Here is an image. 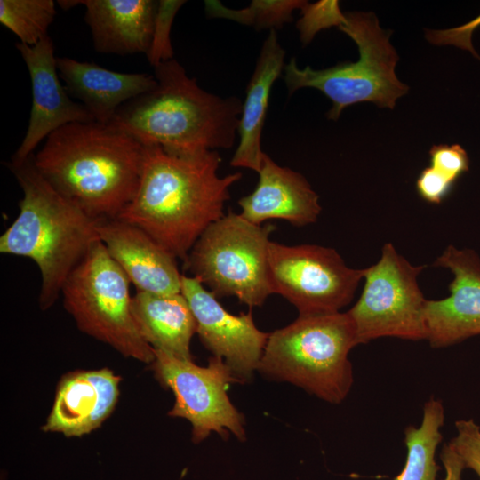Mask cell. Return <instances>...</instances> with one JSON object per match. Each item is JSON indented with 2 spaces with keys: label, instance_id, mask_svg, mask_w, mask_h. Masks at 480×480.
<instances>
[{
  "label": "cell",
  "instance_id": "4dcf8cb0",
  "mask_svg": "<svg viewBox=\"0 0 480 480\" xmlns=\"http://www.w3.org/2000/svg\"><path fill=\"white\" fill-rule=\"evenodd\" d=\"M440 459L445 471V476L442 480H462V472L465 467L457 452L449 444L443 446Z\"/></svg>",
  "mask_w": 480,
  "mask_h": 480
},
{
  "label": "cell",
  "instance_id": "52a82bcc",
  "mask_svg": "<svg viewBox=\"0 0 480 480\" xmlns=\"http://www.w3.org/2000/svg\"><path fill=\"white\" fill-rule=\"evenodd\" d=\"M130 283L100 241L66 280L61 290L63 304L80 331L124 356L151 364L155 350L134 322Z\"/></svg>",
  "mask_w": 480,
  "mask_h": 480
},
{
  "label": "cell",
  "instance_id": "f1b7e54d",
  "mask_svg": "<svg viewBox=\"0 0 480 480\" xmlns=\"http://www.w3.org/2000/svg\"><path fill=\"white\" fill-rule=\"evenodd\" d=\"M454 184L453 180L429 165L420 172L415 185L423 200L439 204L451 193Z\"/></svg>",
  "mask_w": 480,
  "mask_h": 480
},
{
  "label": "cell",
  "instance_id": "f546056e",
  "mask_svg": "<svg viewBox=\"0 0 480 480\" xmlns=\"http://www.w3.org/2000/svg\"><path fill=\"white\" fill-rule=\"evenodd\" d=\"M478 27H480V14L469 22L456 28L444 30L427 29L425 36L433 44L454 45L471 52L474 56L480 59L471 43L472 34Z\"/></svg>",
  "mask_w": 480,
  "mask_h": 480
},
{
  "label": "cell",
  "instance_id": "5b68a950",
  "mask_svg": "<svg viewBox=\"0 0 480 480\" xmlns=\"http://www.w3.org/2000/svg\"><path fill=\"white\" fill-rule=\"evenodd\" d=\"M359 344L348 312L299 316L269 333L258 371L268 379L292 383L339 404L352 388L348 355Z\"/></svg>",
  "mask_w": 480,
  "mask_h": 480
},
{
  "label": "cell",
  "instance_id": "9c48e42d",
  "mask_svg": "<svg viewBox=\"0 0 480 480\" xmlns=\"http://www.w3.org/2000/svg\"><path fill=\"white\" fill-rule=\"evenodd\" d=\"M424 268L410 263L391 243L382 246L380 260L364 268L358 300L347 311L360 344L381 337L427 340V300L418 284Z\"/></svg>",
  "mask_w": 480,
  "mask_h": 480
},
{
  "label": "cell",
  "instance_id": "ffe728a7",
  "mask_svg": "<svg viewBox=\"0 0 480 480\" xmlns=\"http://www.w3.org/2000/svg\"><path fill=\"white\" fill-rule=\"evenodd\" d=\"M284 56L276 30H269L246 87L237 127L239 144L230 161L233 167L248 168L256 172L260 170L264 155L260 147L262 129L272 85L284 68Z\"/></svg>",
  "mask_w": 480,
  "mask_h": 480
},
{
  "label": "cell",
  "instance_id": "484cf974",
  "mask_svg": "<svg viewBox=\"0 0 480 480\" xmlns=\"http://www.w3.org/2000/svg\"><path fill=\"white\" fill-rule=\"evenodd\" d=\"M302 17L297 27L300 31V40L308 44L321 28L339 26L344 13L339 8L337 1H320L310 4L308 2L301 9Z\"/></svg>",
  "mask_w": 480,
  "mask_h": 480
},
{
  "label": "cell",
  "instance_id": "e0dca14e",
  "mask_svg": "<svg viewBox=\"0 0 480 480\" xmlns=\"http://www.w3.org/2000/svg\"><path fill=\"white\" fill-rule=\"evenodd\" d=\"M255 189L238 201L239 213L255 225L279 219L301 227L316 221L320 212L318 195L300 173L282 167L264 153Z\"/></svg>",
  "mask_w": 480,
  "mask_h": 480
},
{
  "label": "cell",
  "instance_id": "5bb4252c",
  "mask_svg": "<svg viewBox=\"0 0 480 480\" xmlns=\"http://www.w3.org/2000/svg\"><path fill=\"white\" fill-rule=\"evenodd\" d=\"M29 73L32 105L25 136L12 160L33 155L39 142L61 126L74 122H94L81 104L75 102L60 83L52 40L48 36L35 45L16 44Z\"/></svg>",
  "mask_w": 480,
  "mask_h": 480
},
{
  "label": "cell",
  "instance_id": "44dd1931",
  "mask_svg": "<svg viewBox=\"0 0 480 480\" xmlns=\"http://www.w3.org/2000/svg\"><path fill=\"white\" fill-rule=\"evenodd\" d=\"M132 314L140 335L154 349L192 360L190 342L196 322L181 292L160 295L137 291L132 298Z\"/></svg>",
  "mask_w": 480,
  "mask_h": 480
},
{
  "label": "cell",
  "instance_id": "2e32d148",
  "mask_svg": "<svg viewBox=\"0 0 480 480\" xmlns=\"http://www.w3.org/2000/svg\"><path fill=\"white\" fill-rule=\"evenodd\" d=\"M100 242L137 291L180 293L181 274L176 259L140 228L120 219L101 220Z\"/></svg>",
  "mask_w": 480,
  "mask_h": 480
},
{
  "label": "cell",
  "instance_id": "603a6c76",
  "mask_svg": "<svg viewBox=\"0 0 480 480\" xmlns=\"http://www.w3.org/2000/svg\"><path fill=\"white\" fill-rule=\"evenodd\" d=\"M52 0H0V22L20 43L35 45L48 36L56 8Z\"/></svg>",
  "mask_w": 480,
  "mask_h": 480
},
{
  "label": "cell",
  "instance_id": "4316f807",
  "mask_svg": "<svg viewBox=\"0 0 480 480\" xmlns=\"http://www.w3.org/2000/svg\"><path fill=\"white\" fill-rule=\"evenodd\" d=\"M456 436L448 443L460 458L465 469H472L480 478V426L474 420L455 422Z\"/></svg>",
  "mask_w": 480,
  "mask_h": 480
},
{
  "label": "cell",
  "instance_id": "277c9868",
  "mask_svg": "<svg viewBox=\"0 0 480 480\" xmlns=\"http://www.w3.org/2000/svg\"><path fill=\"white\" fill-rule=\"evenodd\" d=\"M22 190L19 214L0 236V252L32 260L41 274L38 302L51 308L92 247L100 241L97 220L57 192L35 165L34 154L6 163Z\"/></svg>",
  "mask_w": 480,
  "mask_h": 480
},
{
  "label": "cell",
  "instance_id": "9a60e30c",
  "mask_svg": "<svg viewBox=\"0 0 480 480\" xmlns=\"http://www.w3.org/2000/svg\"><path fill=\"white\" fill-rule=\"evenodd\" d=\"M121 378L108 368L78 370L60 379L44 432L82 436L98 428L114 411Z\"/></svg>",
  "mask_w": 480,
  "mask_h": 480
},
{
  "label": "cell",
  "instance_id": "7402d4cb",
  "mask_svg": "<svg viewBox=\"0 0 480 480\" xmlns=\"http://www.w3.org/2000/svg\"><path fill=\"white\" fill-rule=\"evenodd\" d=\"M444 423V409L441 400L431 396L423 406L419 427L409 425L404 429L406 461L394 480H436L439 466L436 461V449L443 439L441 428Z\"/></svg>",
  "mask_w": 480,
  "mask_h": 480
},
{
  "label": "cell",
  "instance_id": "83f0119b",
  "mask_svg": "<svg viewBox=\"0 0 480 480\" xmlns=\"http://www.w3.org/2000/svg\"><path fill=\"white\" fill-rule=\"evenodd\" d=\"M430 166L454 182L469 168L466 150L458 144L434 145L429 150Z\"/></svg>",
  "mask_w": 480,
  "mask_h": 480
},
{
  "label": "cell",
  "instance_id": "8992f818",
  "mask_svg": "<svg viewBox=\"0 0 480 480\" xmlns=\"http://www.w3.org/2000/svg\"><path fill=\"white\" fill-rule=\"evenodd\" d=\"M338 28L356 44L359 59L314 69L299 68L292 58L284 68L288 94L307 87L321 91L332 103L327 113L332 120H337L345 108L360 102L394 108L409 87L395 73L399 58L389 41L392 32L382 29L371 12H345Z\"/></svg>",
  "mask_w": 480,
  "mask_h": 480
},
{
  "label": "cell",
  "instance_id": "4fadbf2b",
  "mask_svg": "<svg viewBox=\"0 0 480 480\" xmlns=\"http://www.w3.org/2000/svg\"><path fill=\"white\" fill-rule=\"evenodd\" d=\"M434 267L448 268L453 275L442 300H427V340L434 348L449 347L480 334V258L471 249L449 245Z\"/></svg>",
  "mask_w": 480,
  "mask_h": 480
},
{
  "label": "cell",
  "instance_id": "d6986e66",
  "mask_svg": "<svg viewBox=\"0 0 480 480\" xmlns=\"http://www.w3.org/2000/svg\"><path fill=\"white\" fill-rule=\"evenodd\" d=\"M57 68L69 96L80 100L101 124H108L124 104L157 84L154 75L116 72L68 57L57 58Z\"/></svg>",
  "mask_w": 480,
  "mask_h": 480
},
{
  "label": "cell",
  "instance_id": "6da1fadb",
  "mask_svg": "<svg viewBox=\"0 0 480 480\" xmlns=\"http://www.w3.org/2000/svg\"><path fill=\"white\" fill-rule=\"evenodd\" d=\"M137 192L117 219L134 225L175 259L186 260L204 231L225 214L241 172L220 177L216 150L194 154L145 146Z\"/></svg>",
  "mask_w": 480,
  "mask_h": 480
},
{
  "label": "cell",
  "instance_id": "7a4b0ae2",
  "mask_svg": "<svg viewBox=\"0 0 480 480\" xmlns=\"http://www.w3.org/2000/svg\"><path fill=\"white\" fill-rule=\"evenodd\" d=\"M144 148L107 124L74 122L34 154L36 169L62 196L97 220L117 219L133 199Z\"/></svg>",
  "mask_w": 480,
  "mask_h": 480
},
{
  "label": "cell",
  "instance_id": "cb8c5ba5",
  "mask_svg": "<svg viewBox=\"0 0 480 480\" xmlns=\"http://www.w3.org/2000/svg\"><path fill=\"white\" fill-rule=\"evenodd\" d=\"M307 1L302 0H254L240 10L226 7L220 1H204L205 13L210 18L230 20L256 29L276 30L292 20V12L302 9Z\"/></svg>",
  "mask_w": 480,
  "mask_h": 480
},
{
  "label": "cell",
  "instance_id": "ba28073f",
  "mask_svg": "<svg viewBox=\"0 0 480 480\" xmlns=\"http://www.w3.org/2000/svg\"><path fill=\"white\" fill-rule=\"evenodd\" d=\"M275 229L228 212L200 236L184 268L216 297L234 296L249 308L260 307L273 294L268 252Z\"/></svg>",
  "mask_w": 480,
  "mask_h": 480
},
{
  "label": "cell",
  "instance_id": "ac0fdd59",
  "mask_svg": "<svg viewBox=\"0 0 480 480\" xmlns=\"http://www.w3.org/2000/svg\"><path fill=\"white\" fill-rule=\"evenodd\" d=\"M158 1L155 0H62L68 10L85 7L84 20L91 29L95 51L100 53L147 54Z\"/></svg>",
  "mask_w": 480,
  "mask_h": 480
},
{
  "label": "cell",
  "instance_id": "d4e9b609",
  "mask_svg": "<svg viewBox=\"0 0 480 480\" xmlns=\"http://www.w3.org/2000/svg\"><path fill=\"white\" fill-rule=\"evenodd\" d=\"M185 3L180 0H161L157 3L151 43L146 54L153 68L173 59L170 31L176 13Z\"/></svg>",
  "mask_w": 480,
  "mask_h": 480
},
{
  "label": "cell",
  "instance_id": "3957f363",
  "mask_svg": "<svg viewBox=\"0 0 480 480\" xmlns=\"http://www.w3.org/2000/svg\"><path fill=\"white\" fill-rule=\"evenodd\" d=\"M156 85L131 100L107 124L141 146L180 154L233 147L243 102L202 89L175 60L154 68Z\"/></svg>",
  "mask_w": 480,
  "mask_h": 480
},
{
  "label": "cell",
  "instance_id": "7c38bea8",
  "mask_svg": "<svg viewBox=\"0 0 480 480\" xmlns=\"http://www.w3.org/2000/svg\"><path fill=\"white\" fill-rule=\"evenodd\" d=\"M180 292L196 322V333L214 356L221 357L241 383L251 380L262 357L269 333L254 324L251 310L230 314L196 277L181 276Z\"/></svg>",
  "mask_w": 480,
  "mask_h": 480
},
{
  "label": "cell",
  "instance_id": "8fae6325",
  "mask_svg": "<svg viewBox=\"0 0 480 480\" xmlns=\"http://www.w3.org/2000/svg\"><path fill=\"white\" fill-rule=\"evenodd\" d=\"M155 350L150 364L156 378L174 395L168 415L183 418L192 426V440L200 443L212 432L228 439L246 438L243 415L228 396L231 384L241 382L221 357L212 356L207 366Z\"/></svg>",
  "mask_w": 480,
  "mask_h": 480
},
{
  "label": "cell",
  "instance_id": "30bf717a",
  "mask_svg": "<svg viewBox=\"0 0 480 480\" xmlns=\"http://www.w3.org/2000/svg\"><path fill=\"white\" fill-rule=\"evenodd\" d=\"M268 264L273 293L292 303L299 316L340 312L364 274V268L348 267L335 249L316 244L270 241Z\"/></svg>",
  "mask_w": 480,
  "mask_h": 480
}]
</instances>
